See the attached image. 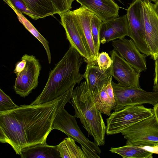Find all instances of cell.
Here are the masks:
<instances>
[{"mask_svg": "<svg viewBox=\"0 0 158 158\" xmlns=\"http://www.w3.org/2000/svg\"><path fill=\"white\" fill-rule=\"evenodd\" d=\"M73 88L56 99L35 105H21L0 112V142L7 143L17 155L24 148L47 144L55 117L71 99Z\"/></svg>", "mask_w": 158, "mask_h": 158, "instance_id": "cell-1", "label": "cell"}, {"mask_svg": "<svg viewBox=\"0 0 158 158\" xmlns=\"http://www.w3.org/2000/svg\"><path fill=\"white\" fill-rule=\"evenodd\" d=\"M85 58L73 46L69 47L62 59L49 73L45 85L40 94L30 104L38 105L58 98L84 78L79 69Z\"/></svg>", "mask_w": 158, "mask_h": 158, "instance_id": "cell-2", "label": "cell"}, {"mask_svg": "<svg viewBox=\"0 0 158 158\" xmlns=\"http://www.w3.org/2000/svg\"><path fill=\"white\" fill-rule=\"evenodd\" d=\"M73 107L75 116L80 119L88 135L98 146L105 144L106 127L101 113L92 99V94L85 81L73 90L69 102Z\"/></svg>", "mask_w": 158, "mask_h": 158, "instance_id": "cell-3", "label": "cell"}, {"mask_svg": "<svg viewBox=\"0 0 158 158\" xmlns=\"http://www.w3.org/2000/svg\"><path fill=\"white\" fill-rule=\"evenodd\" d=\"M76 117L70 114L62 108L55 118L52 129L60 130L68 137L74 139L81 146L82 149L90 158H99L101 151L98 146L94 142L89 140L82 132L78 127Z\"/></svg>", "mask_w": 158, "mask_h": 158, "instance_id": "cell-4", "label": "cell"}, {"mask_svg": "<svg viewBox=\"0 0 158 158\" xmlns=\"http://www.w3.org/2000/svg\"><path fill=\"white\" fill-rule=\"evenodd\" d=\"M154 114L153 109L141 105L125 106L112 113L106 119V133L108 135L121 133L131 125Z\"/></svg>", "mask_w": 158, "mask_h": 158, "instance_id": "cell-5", "label": "cell"}, {"mask_svg": "<svg viewBox=\"0 0 158 158\" xmlns=\"http://www.w3.org/2000/svg\"><path fill=\"white\" fill-rule=\"evenodd\" d=\"M116 106L114 111L123 109L125 106L149 104L153 106L158 102V91L149 92L140 87H125L115 83L111 79Z\"/></svg>", "mask_w": 158, "mask_h": 158, "instance_id": "cell-6", "label": "cell"}, {"mask_svg": "<svg viewBox=\"0 0 158 158\" xmlns=\"http://www.w3.org/2000/svg\"><path fill=\"white\" fill-rule=\"evenodd\" d=\"M130 37L138 49L147 56H151L145 39V31L142 0H132L127 10Z\"/></svg>", "mask_w": 158, "mask_h": 158, "instance_id": "cell-7", "label": "cell"}, {"mask_svg": "<svg viewBox=\"0 0 158 158\" xmlns=\"http://www.w3.org/2000/svg\"><path fill=\"white\" fill-rule=\"evenodd\" d=\"M23 57L26 61L24 69L17 75L13 88L16 93L24 98L37 86L41 67L39 60L33 55Z\"/></svg>", "mask_w": 158, "mask_h": 158, "instance_id": "cell-8", "label": "cell"}, {"mask_svg": "<svg viewBox=\"0 0 158 158\" xmlns=\"http://www.w3.org/2000/svg\"><path fill=\"white\" fill-rule=\"evenodd\" d=\"M126 144L143 141L158 142V122L153 115L127 127L121 133Z\"/></svg>", "mask_w": 158, "mask_h": 158, "instance_id": "cell-9", "label": "cell"}, {"mask_svg": "<svg viewBox=\"0 0 158 158\" xmlns=\"http://www.w3.org/2000/svg\"><path fill=\"white\" fill-rule=\"evenodd\" d=\"M112 60V77L125 87H140V73L131 66L114 48L110 52Z\"/></svg>", "mask_w": 158, "mask_h": 158, "instance_id": "cell-10", "label": "cell"}, {"mask_svg": "<svg viewBox=\"0 0 158 158\" xmlns=\"http://www.w3.org/2000/svg\"><path fill=\"white\" fill-rule=\"evenodd\" d=\"M61 24L66 33L70 45L85 58V62L90 60L83 38L80 23L74 11L69 10L59 15Z\"/></svg>", "mask_w": 158, "mask_h": 158, "instance_id": "cell-11", "label": "cell"}, {"mask_svg": "<svg viewBox=\"0 0 158 158\" xmlns=\"http://www.w3.org/2000/svg\"><path fill=\"white\" fill-rule=\"evenodd\" d=\"M145 39L151 53V58L155 60L158 56V15L155 10L154 4L149 0H142Z\"/></svg>", "mask_w": 158, "mask_h": 158, "instance_id": "cell-12", "label": "cell"}, {"mask_svg": "<svg viewBox=\"0 0 158 158\" xmlns=\"http://www.w3.org/2000/svg\"><path fill=\"white\" fill-rule=\"evenodd\" d=\"M119 55L139 73L147 70L145 55L140 53L133 41L125 37L112 41Z\"/></svg>", "mask_w": 158, "mask_h": 158, "instance_id": "cell-13", "label": "cell"}, {"mask_svg": "<svg viewBox=\"0 0 158 158\" xmlns=\"http://www.w3.org/2000/svg\"><path fill=\"white\" fill-rule=\"evenodd\" d=\"M100 39L102 44L113 40L130 36L127 14L102 21L100 28Z\"/></svg>", "mask_w": 158, "mask_h": 158, "instance_id": "cell-14", "label": "cell"}, {"mask_svg": "<svg viewBox=\"0 0 158 158\" xmlns=\"http://www.w3.org/2000/svg\"><path fill=\"white\" fill-rule=\"evenodd\" d=\"M110 151L123 158H152L153 154H158V142L137 141L119 147L111 148Z\"/></svg>", "mask_w": 158, "mask_h": 158, "instance_id": "cell-15", "label": "cell"}, {"mask_svg": "<svg viewBox=\"0 0 158 158\" xmlns=\"http://www.w3.org/2000/svg\"><path fill=\"white\" fill-rule=\"evenodd\" d=\"M73 11L80 24L83 38L89 54L90 63L97 65V57L96 54L91 26V19L93 13L81 6Z\"/></svg>", "mask_w": 158, "mask_h": 158, "instance_id": "cell-16", "label": "cell"}, {"mask_svg": "<svg viewBox=\"0 0 158 158\" xmlns=\"http://www.w3.org/2000/svg\"><path fill=\"white\" fill-rule=\"evenodd\" d=\"M102 21L119 17L120 7L113 0H76Z\"/></svg>", "mask_w": 158, "mask_h": 158, "instance_id": "cell-17", "label": "cell"}, {"mask_svg": "<svg viewBox=\"0 0 158 158\" xmlns=\"http://www.w3.org/2000/svg\"><path fill=\"white\" fill-rule=\"evenodd\" d=\"M85 71L83 74L84 78L92 95L102 89L105 85L113 77L111 67L106 71H102L98 66L87 62Z\"/></svg>", "mask_w": 158, "mask_h": 158, "instance_id": "cell-18", "label": "cell"}, {"mask_svg": "<svg viewBox=\"0 0 158 158\" xmlns=\"http://www.w3.org/2000/svg\"><path fill=\"white\" fill-rule=\"evenodd\" d=\"M21 158H57L60 157L57 145L40 143L23 149Z\"/></svg>", "mask_w": 158, "mask_h": 158, "instance_id": "cell-19", "label": "cell"}, {"mask_svg": "<svg viewBox=\"0 0 158 158\" xmlns=\"http://www.w3.org/2000/svg\"><path fill=\"white\" fill-rule=\"evenodd\" d=\"M75 141L69 137L65 138L58 145L57 148L62 158H88L89 154L77 146Z\"/></svg>", "mask_w": 158, "mask_h": 158, "instance_id": "cell-20", "label": "cell"}, {"mask_svg": "<svg viewBox=\"0 0 158 158\" xmlns=\"http://www.w3.org/2000/svg\"><path fill=\"white\" fill-rule=\"evenodd\" d=\"M28 9L40 18L53 15L56 11L50 0H23Z\"/></svg>", "mask_w": 158, "mask_h": 158, "instance_id": "cell-21", "label": "cell"}, {"mask_svg": "<svg viewBox=\"0 0 158 158\" xmlns=\"http://www.w3.org/2000/svg\"><path fill=\"white\" fill-rule=\"evenodd\" d=\"M92 99L97 109L101 113L110 116L111 111L114 110L116 103L110 99L106 91V85H104L101 90L92 95Z\"/></svg>", "mask_w": 158, "mask_h": 158, "instance_id": "cell-22", "label": "cell"}, {"mask_svg": "<svg viewBox=\"0 0 158 158\" xmlns=\"http://www.w3.org/2000/svg\"><path fill=\"white\" fill-rule=\"evenodd\" d=\"M17 16L19 21L42 44L46 52L48 62L50 64L51 61V55L49 43L48 40L38 31L33 25L22 14V13L13 10Z\"/></svg>", "mask_w": 158, "mask_h": 158, "instance_id": "cell-23", "label": "cell"}, {"mask_svg": "<svg viewBox=\"0 0 158 158\" xmlns=\"http://www.w3.org/2000/svg\"><path fill=\"white\" fill-rule=\"evenodd\" d=\"M102 21L93 13L91 19V26L93 40L95 46L96 55L98 57L99 53L100 41V30Z\"/></svg>", "mask_w": 158, "mask_h": 158, "instance_id": "cell-24", "label": "cell"}, {"mask_svg": "<svg viewBox=\"0 0 158 158\" xmlns=\"http://www.w3.org/2000/svg\"><path fill=\"white\" fill-rule=\"evenodd\" d=\"M13 10H15L22 14H25L32 19L36 20L40 17L30 10L23 0H3Z\"/></svg>", "mask_w": 158, "mask_h": 158, "instance_id": "cell-25", "label": "cell"}, {"mask_svg": "<svg viewBox=\"0 0 158 158\" xmlns=\"http://www.w3.org/2000/svg\"><path fill=\"white\" fill-rule=\"evenodd\" d=\"M19 106L15 104L10 97L0 89V112L12 110Z\"/></svg>", "mask_w": 158, "mask_h": 158, "instance_id": "cell-26", "label": "cell"}, {"mask_svg": "<svg viewBox=\"0 0 158 158\" xmlns=\"http://www.w3.org/2000/svg\"><path fill=\"white\" fill-rule=\"evenodd\" d=\"M59 15L66 12L72 8V5L74 0H50Z\"/></svg>", "mask_w": 158, "mask_h": 158, "instance_id": "cell-27", "label": "cell"}, {"mask_svg": "<svg viewBox=\"0 0 158 158\" xmlns=\"http://www.w3.org/2000/svg\"><path fill=\"white\" fill-rule=\"evenodd\" d=\"M97 62L100 69L102 71H106L111 67L112 60L107 53L102 52L99 53Z\"/></svg>", "mask_w": 158, "mask_h": 158, "instance_id": "cell-28", "label": "cell"}, {"mask_svg": "<svg viewBox=\"0 0 158 158\" xmlns=\"http://www.w3.org/2000/svg\"><path fill=\"white\" fill-rule=\"evenodd\" d=\"M155 60L154 77L153 90V91H158V56Z\"/></svg>", "mask_w": 158, "mask_h": 158, "instance_id": "cell-29", "label": "cell"}, {"mask_svg": "<svg viewBox=\"0 0 158 158\" xmlns=\"http://www.w3.org/2000/svg\"><path fill=\"white\" fill-rule=\"evenodd\" d=\"M21 60L18 62L16 64L14 70V73L16 76L24 69L26 65V60L22 57Z\"/></svg>", "mask_w": 158, "mask_h": 158, "instance_id": "cell-30", "label": "cell"}, {"mask_svg": "<svg viewBox=\"0 0 158 158\" xmlns=\"http://www.w3.org/2000/svg\"><path fill=\"white\" fill-rule=\"evenodd\" d=\"M153 110L154 114L158 122V102L154 106Z\"/></svg>", "mask_w": 158, "mask_h": 158, "instance_id": "cell-31", "label": "cell"}, {"mask_svg": "<svg viewBox=\"0 0 158 158\" xmlns=\"http://www.w3.org/2000/svg\"><path fill=\"white\" fill-rule=\"evenodd\" d=\"M154 6L155 10L158 15V2L154 4Z\"/></svg>", "mask_w": 158, "mask_h": 158, "instance_id": "cell-32", "label": "cell"}, {"mask_svg": "<svg viewBox=\"0 0 158 158\" xmlns=\"http://www.w3.org/2000/svg\"><path fill=\"white\" fill-rule=\"evenodd\" d=\"M150 1H152L153 2H154L155 3H156L157 2H158V0H149Z\"/></svg>", "mask_w": 158, "mask_h": 158, "instance_id": "cell-33", "label": "cell"}]
</instances>
